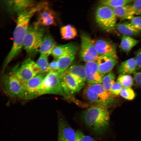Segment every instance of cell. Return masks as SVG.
Wrapping results in <instances>:
<instances>
[{"instance_id": "obj_17", "label": "cell", "mask_w": 141, "mask_h": 141, "mask_svg": "<svg viewBox=\"0 0 141 141\" xmlns=\"http://www.w3.org/2000/svg\"><path fill=\"white\" fill-rule=\"evenodd\" d=\"M4 4L8 10L12 13H20L34 5V1L16 0L5 1Z\"/></svg>"}, {"instance_id": "obj_4", "label": "cell", "mask_w": 141, "mask_h": 141, "mask_svg": "<svg viewBox=\"0 0 141 141\" xmlns=\"http://www.w3.org/2000/svg\"><path fill=\"white\" fill-rule=\"evenodd\" d=\"M45 32L44 27L36 23L29 26L23 43V47L28 55H32L37 52Z\"/></svg>"}, {"instance_id": "obj_24", "label": "cell", "mask_w": 141, "mask_h": 141, "mask_svg": "<svg viewBox=\"0 0 141 141\" xmlns=\"http://www.w3.org/2000/svg\"><path fill=\"white\" fill-rule=\"evenodd\" d=\"M139 42V41L132 37L122 36L121 39L120 46L122 50L128 53Z\"/></svg>"}, {"instance_id": "obj_29", "label": "cell", "mask_w": 141, "mask_h": 141, "mask_svg": "<svg viewBox=\"0 0 141 141\" xmlns=\"http://www.w3.org/2000/svg\"><path fill=\"white\" fill-rule=\"evenodd\" d=\"M115 76L112 72H110L103 77L102 84L104 89L108 92L111 93V87L115 82Z\"/></svg>"}, {"instance_id": "obj_11", "label": "cell", "mask_w": 141, "mask_h": 141, "mask_svg": "<svg viewBox=\"0 0 141 141\" xmlns=\"http://www.w3.org/2000/svg\"><path fill=\"white\" fill-rule=\"evenodd\" d=\"M58 127L57 141H74L76 132L62 115H58Z\"/></svg>"}, {"instance_id": "obj_13", "label": "cell", "mask_w": 141, "mask_h": 141, "mask_svg": "<svg viewBox=\"0 0 141 141\" xmlns=\"http://www.w3.org/2000/svg\"><path fill=\"white\" fill-rule=\"evenodd\" d=\"M97 60L99 71L104 75L110 72L118 62L116 51L99 56Z\"/></svg>"}, {"instance_id": "obj_20", "label": "cell", "mask_w": 141, "mask_h": 141, "mask_svg": "<svg viewBox=\"0 0 141 141\" xmlns=\"http://www.w3.org/2000/svg\"><path fill=\"white\" fill-rule=\"evenodd\" d=\"M130 4L116 8H111L117 17L122 20H130L134 16Z\"/></svg>"}, {"instance_id": "obj_34", "label": "cell", "mask_w": 141, "mask_h": 141, "mask_svg": "<svg viewBox=\"0 0 141 141\" xmlns=\"http://www.w3.org/2000/svg\"><path fill=\"white\" fill-rule=\"evenodd\" d=\"M122 87V86L119 83L115 82L111 87V92L115 96L119 95Z\"/></svg>"}, {"instance_id": "obj_16", "label": "cell", "mask_w": 141, "mask_h": 141, "mask_svg": "<svg viewBox=\"0 0 141 141\" xmlns=\"http://www.w3.org/2000/svg\"><path fill=\"white\" fill-rule=\"evenodd\" d=\"M78 49L74 44L65 54L57 59L58 65L57 72L61 75L70 66L74 60Z\"/></svg>"}, {"instance_id": "obj_6", "label": "cell", "mask_w": 141, "mask_h": 141, "mask_svg": "<svg viewBox=\"0 0 141 141\" xmlns=\"http://www.w3.org/2000/svg\"><path fill=\"white\" fill-rule=\"evenodd\" d=\"M0 84L2 89L7 96L19 98L23 83L11 70L1 75Z\"/></svg>"}, {"instance_id": "obj_21", "label": "cell", "mask_w": 141, "mask_h": 141, "mask_svg": "<svg viewBox=\"0 0 141 141\" xmlns=\"http://www.w3.org/2000/svg\"><path fill=\"white\" fill-rule=\"evenodd\" d=\"M95 43L99 56L116 51L115 46L106 40L99 39L95 42Z\"/></svg>"}, {"instance_id": "obj_28", "label": "cell", "mask_w": 141, "mask_h": 141, "mask_svg": "<svg viewBox=\"0 0 141 141\" xmlns=\"http://www.w3.org/2000/svg\"><path fill=\"white\" fill-rule=\"evenodd\" d=\"M48 56L40 55L36 64L39 68L40 73H47L49 71V64Z\"/></svg>"}, {"instance_id": "obj_19", "label": "cell", "mask_w": 141, "mask_h": 141, "mask_svg": "<svg viewBox=\"0 0 141 141\" xmlns=\"http://www.w3.org/2000/svg\"><path fill=\"white\" fill-rule=\"evenodd\" d=\"M56 45L55 40L51 36L45 35L39 49L40 55L48 56Z\"/></svg>"}, {"instance_id": "obj_38", "label": "cell", "mask_w": 141, "mask_h": 141, "mask_svg": "<svg viewBox=\"0 0 141 141\" xmlns=\"http://www.w3.org/2000/svg\"><path fill=\"white\" fill-rule=\"evenodd\" d=\"M84 134L81 131L78 130L76 132L75 137L74 141H83Z\"/></svg>"}, {"instance_id": "obj_14", "label": "cell", "mask_w": 141, "mask_h": 141, "mask_svg": "<svg viewBox=\"0 0 141 141\" xmlns=\"http://www.w3.org/2000/svg\"><path fill=\"white\" fill-rule=\"evenodd\" d=\"M86 81L88 84H101L104 75L99 71L97 58L86 62L84 66Z\"/></svg>"}, {"instance_id": "obj_26", "label": "cell", "mask_w": 141, "mask_h": 141, "mask_svg": "<svg viewBox=\"0 0 141 141\" xmlns=\"http://www.w3.org/2000/svg\"><path fill=\"white\" fill-rule=\"evenodd\" d=\"M74 44L69 43L56 45L52 51L51 54L54 58L57 59L67 53Z\"/></svg>"}, {"instance_id": "obj_2", "label": "cell", "mask_w": 141, "mask_h": 141, "mask_svg": "<svg viewBox=\"0 0 141 141\" xmlns=\"http://www.w3.org/2000/svg\"><path fill=\"white\" fill-rule=\"evenodd\" d=\"M108 108L94 105L84 111L81 118L85 126L95 136L101 137L108 131L110 124Z\"/></svg>"}, {"instance_id": "obj_8", "label": "cell", "mask_w": 141, "mask_h": 141, "mask_svg": "<svg viewBox=\"0 0 141 141\" xmlns=\"http://www.w3.org/2000/svg\"><path fill=\"white\" fill-rule=\"evenodd\" d=\"M11 70L23 83L40 73L36 62L30 58L25 60L20 67L16 66Z\"/></svg>"}, {"instance_id": "obj_5", "label": "cell", "mask_w": 141, "mask_h": 141, "mask_svg": "<svg viewBox=\"0 0 141 141\" xmlns=\"http://www.w3.org/2000/svg\"><path fill=\"white\" fill-rule=\"evenodd\" d=\"M46 94L58 95L67 97L62 88L60 75L57 72L50 71L48 72L40 85L37 97Z\"/></svg>"}, {"instance_id": "obj_9", "label": "cell", "mask_w": 141, "mask_h": 141, "mask_svg": "<svg viewBox=\"0 0 141 141\" xmlns=\"http://www.w3.org/2000/svg\"><path fill=\"white\" fill-rule=\"evenodd\" d=\"M81 48L79 54L80 59L86 62L94 60L99 56L95 41L88 34L82 33L81 35Z\"/></svg>"}, {"instance_id": "obj_10", "label": "cell", "mask_w": 141, "mask_h": 141, "mask_svg": "<svg viewBox=\"0 0 141 141\" xmlns=\"http://www.w3.org/2000/svg\"><path fill=\"white\" fill-rule=\"evenodd\" d=\"M46 73H40L23 83L19 98L29 100L37 97L40 85Z\"/></svg>"}, {"instance_id": "obj_32", "label": "cell", "mask_w": 141, "mask_h": 141, "mask_svg": "<svg viewBox=\"0 0 141 141\" xmlns=\"http://www.w3.org/2000/svg\"><path fill=\"white\" fill-rule=\"evenodd\" d=\"M130 4L134 15L141 16V0H133Z\"/></svg>"}, {"instance_id": "obj_30", "label": "cell", "mask_w": 141, "mask_h": 141, "mask_svg": "<svg viewBox=\"0 0 141 141\" xmlns=\"http://www.w3.org/2000/svg\"><path fill=\"white\" fill-rule=\"evenodd\" d=\"M133 78L128 74H120L117 79V81L123 87H131L133 83Z\"/></svg>"}, {"instance_id": "obj_12", "label": "cell", "mask_w": 141, "mask_h": 141, "mask_svg": "<svg viewBox=\"0 0 141 141\" xmlns=\"http://www.w3.org/2000/svg\"><path fill=\"white\" fill-rule=\"evenodd\" d=\"M37 13V21L36 23L44 27L55 25V13L47 2H43L41 8Z\"/></svg>"}, {"instance_id": "obj_39", "label": "cell", "mask_w": 141, "mask_h": 141, "mask_svg": "<svg viewBox=\"0 0 141 141\" xmlns=\"http://www.w3.org/2000/svg\"><path fill=\"white\" fill-rule=\"evenodd\" d=\"M83 141H96L95 139L91 137L84 134Z\"/></svg>"}, {"instance_id": "obj_36", "label": "cell", "mask_w": 141, "mask_h": 141, "mask_svg": "<svg viewBox=\"0 0 141 141\" xmlns=\"http://www.w3.org/2000/svg\"><path fill=\"white\" fill-rule=\"evenodd\" d=\"M58 69V65L57 60H54L49 63V71H52L57 72Z\"/></svg>"}, {"instance_id": "obj_7", "label": "cell", "mask_w": 141, "mask_h": 141, "mask_svg": "<svg viewBox=\"0 0 141 141\" xmlns=\"http://www.w3.org/2000/svg\"><path fill=\"white\" fill-rule=\"evenodd\" d=\"M95 17L98 25L105 31H111L116 27L117 17L110 7L102 5L98 6L95 10Z\"/></svg>"}, {"instance_id": "obj_37", "label": "cell", "mask_w": 141, "mask_h": 141, "mask_svg": "<svg viewBox=\"0 0 141 141\" xmlns=\"http://www.w3.org/2000/svg\"><path fill=\"white\" fill-rule=\"evenodd\" d=\"M133 79L137 85L141 87V71L135 72Z\"/></svg>"}, {"instance_id": "obj_27", "label": "cell", "mask_w": 141, "mask_h": 141, "mask_svg": "<svg viewBox=\"0 0 141 141\" xmlns=\"http://www.w3.org/2000/svg\"><path fill=\"white\" fill-rule=\"evenodd\" d=\"M133 1L131 0H102L99 1V2L101 5L112 8L130 4Z\"/></svg>"}, {"instance_id": "obj_22", "label": "cell", "mask_w": 141, "mask_h": 141, "mask_svg": "<svg viewBox=\"0 0 141 141\" xmlns=\"http://www.w3.org/2000/svg\"><path fill=\"white\" fill-rule=\"evenodd\" d=\"M137 70V65L134 57L122 62L117 68V71L120 74H128L134 73Z\"/></svg>"}, {"instance_id": "obj_15", "label": "cell", "mask_w": 141, "mask_h": 141, "mask_svg": "<svg viewBox=\"0 0 141 141\" xmlns=\"http://www.w3.org/2000/svg\"><path fill=\"white\" fill-rule=\"evenodd\" d=\"M60 77L62 88L67 97L75 94L82 88L70 74L63 73Z\"/></svg>"}, {"instance_id": "obj_1", "label": "cell", "mask_w": 141, "mask_h": 141, "mask_svg": "<svg viewBox=\"0 0 141 141\" xmlns=\"http://www.w3.org/2000/svg\"><path fill=\"white\" fill-rule=\"evenodd\" d=\"M43 3L34 4L17 13L16 26L13 34V43L11 49L3 63L1 71H5L9 64L21 51L24 40L29 26L30 21L34 14L41 9Z\"/></svg>"}, {"instance_id": "obj_25", "label": "cell", "mask_w": 141, "mask_h": 141, "mask_svg": "<svg viewBox=\"0 0 141 141\" xmlns=\"http://www.w3.org/2000/svg\"><path fill=\"white\" fill-rule=\"evenodd\" d=\"M60 32L62 38L65 40L74 39L77 35L76 29L70 25H68L62 27L60 30Z\"/></svg>"}, {"instance_id": "obj_35", "label": "cell", "mask_w": 141, "mask_h": 141, "mask_svg": "<svg viewBox=\"0 0 141 141\" xmlns=\"http://www.w3.org/2000/svg\"><path fill=\"white\" fill-rule=\"evenodd\" d=\"M137 65V70L141 68V48L136 53L134 57Z\"/></svg>"}, {"instance_id": "obj_33", "label": "cell", "mask_w": 141, "mask_h": 141, "mask_svg": "<svg viewBox=\"0 0 141 141\" xmlns=\"http://www.w3.org/2000/svg\"><path fill=\"white\" fill-rule=\"evenodd\" d=\"M129 22L133 28L141 31V16H134Z\"/></svg>"}, {"instance_id": "obj_18", "label": "cell", "mask_w": 141, "mask_h": 141, "mask_svg": "<svg viewBox=\"0 0 141 141\" xmlns=\"http://www.w3.org/2000/svg\"><path fill=\"white\" fill-rule=\"evenodd\" d=\"M63 73L71 75L82 88L86 81L84 66L82 65L75 64L70 66Z\"/></svg>"}, {"instance_id": "obj_3", "label": "cell", "mask_w": 141, "mask_h": 141, "mask_svg": "<svg viewBox=\"0 0 141 141\" xmlns=\"http://www.w3.org/2000/svg\"><path fill=\"white\" fill-rule=\"evenodd\" d=\"M84 93L87 100L95 105L108 108L116 102L115 96L106 91L102 84H88Z\"/></svg>"}, {"instance_id": "obj_23", "label": "cell", "mask_w": 141, "mask_h": 141, "mask_svg": "<svg viewBox=\"0 0 141 141\" xmlns=\"http://www.w3.org/2000/svg\"><path fill=\"white\" fill-rule=\"evenodd\" d=\"M116 29L122 36L132 37L139 34L140 31L133 28L129 22L125 21L118 24Z\"/></svg>"}, {"instance_id": "obj_31", "label": "cell", "mask_w": 141, "mask_h": 141, "mask_svg": "<svg viewBox=\"0 0 141 141\" xmlns=\"http://www.w3.org/2000/svg\"><path fill=\"white\" fill-rule=\"evenodd\" d=\"M120 95L123 98L129 100H133L135 96V92L131 87H123Z\"/></svg>"}]
</instances>
